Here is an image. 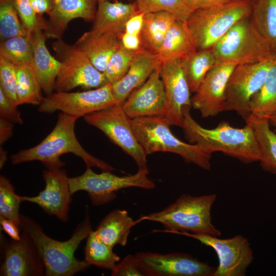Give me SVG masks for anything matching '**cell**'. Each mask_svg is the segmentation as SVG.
<instances>
[{
  "label": "cell",
  "mask_w": 276,
  "mask_h": 276,
  "mask_svg": "<svg viewBox=\"0 0 276 276\" xmlns=\"http://www.w3.org/2000/svg\"><path fill=\"white\" fill-rule=\"evenodd\" d=\"M77 119L61 112L52 131L37 145L13 154L11 156L12 164L37 160L48 169L56 170L65 165L60 160V156L71 153L80 157L87 167H96L102 171L114 170L111 165L87 152L80 144L75 132Z\"/></svg>",
  "instance_id": "obj_1"
},
{
  "label": "cell",
  "mask_w": 276,
  "mask_h": 276,
  "mask_svg": "<svg viewBox=\"0 0 276 276\" xmlns=\"http://www.w3.org/2000/svg\"><path fill=\"white\" fill-rule=\"evenodd\" d=\"M190 111L184 113L181 128L186 139L197 144L212 154L221 152L244 163L260 161L261 152L252 126L246 123L242 128H236L226 122L217 127L207 129L199 125L191 116Z\"/></svg>",
  "instance_id": "obj_2"
},
{
  "label": "cell",
  "mask_w": 276,
  "mask_h": 276,
  "mask_svg": "<svg viewBox=\"0 0 276 276\" xmlns=\"http://www.w3.org/2000/svg\"><path fill=\"white\" fill-rule=\"evenodd\" d=\"M20 228L34 242L44 263V275L72 276L90 266L84 260L79 261L74 256L80 244L93 231L87 212L71 238L64 241L49 237L39 224L22 214L20 215Z\"/></svg>",
  "instance_id": "obj_3"
},
{
  "label": "cell",
  "mask_w": 276,
  "mask_h": 276,
  "mask_svg": "<svg viewBox=\"0 0 276 276\" xmlns=\"http://www.w3.org/2000/svg\"><path fill=\"white\" fill-rule=\"evenodd\" d=\"M216 199L214 194L193 196L185 194L160 211L141 217L161 223L162 232L177 234L190 233L219 237L221 235L212 222L211 209Z\"/></svg>",
  "instance_id": "obj_4"
},
{
  "label": "cell",
  "mask_w": 276,
  "mask_h": 276,
  "mask_svg": "<svg viewBox=\"0 0 276 276\" xmlns=\"http://www.w3.org/2000/svg\"><path fill=\"white\" fill-rule=\"evenodd\" d=\"M133 132L147 155L163 152L180 155L188 163L210 170L212 154L195 144L183 142L171 132L170 125L162 116L131 120Z\"/></svg>",
  "instance_id": "obj_5"
},
{
  "label": "cell",
  "mask_w": 276,
  "mask_h": 276,
  "mask_svg": "<svg viewBox=\"0 0 276 276\" xmlns=\"http://www.w3.org/2000/svg\"><path fill=\"white\" fill-rule=\"evenodd\" d=\"M251 0H231L191 13L186 24L197 49H211L239 21L250 17Z\"/></svg>",
  "instance_id": "obj_6"
},
{
  "label": "cell",
  "mask_w": 276,
  "mask_h": 276,
  "mask_svg": "<svg viewBox=\"0 0 276 276\" xmlns=\"http://www.w3.org/2000/svg\"><path fill=\"white\" fill-rule=\"evenodd\" d=\"M212 50L216 64L237 66L276 57L270 45L254 26L250 16L236 24Z\"/></svg>",
  "instance_id": "obj_7"
},
{
  "label": "cell",
  "mask_w": 276,
  "mask_h": 276,
  "mask_svg": "<svg viewBox=\"0 0 276 276\" xmlns=\"http://www.w3.org/2000/svg\"><path fill=\"white\" fill-rule=\"evenodd\" d=\"M148 169H139L133 175L119 176L108 171L96 173L91 168L87 167L81 175L68 177V183L72 195L79 191H85L93 205L99 206L113 201L117 197L116 192L121 189L130 187L154 189L155 184L148 178Z\"/></svg>",
  "instance_id": "obj_8"
},
{
  "label": "cell",
  "mask_w": 276,
  "mask_h": 276,
  "mask_svg": "<svg viewBox=\"0 0 276 276\" xmlns=\"http://www.w3.org/2000/svg\"><path fill=\"white\" fill-rule=\"evenodd\" d=\"M52 46L61 64L55 84L56 91H69L77 87L97 88L108 83L104 74L74 44H68L61 38L54 41Z\"/></svg>",
  "instance_id": "obj_9"
},
{
  "label": "cell",
  "mask_w": 276,
  "mask_h": 276,
  "mask_svg": "<svg viewBox=\"0 0 276 276\" xmlns=\"http://www.w3.org/2000/svg\"><path fill=\"white\" fill-rule=\"evenodd\" d=\"M85 121L103 132L114 144L135 162L139 169H148L147 155L132 129L131 120L122 105L116 104L108 108L84 117Z\"/></svg>",
  "instance_id": "obj_10"
},
{
  "label": "cell",
  "mask_w": 276,
  "mask_h": 276,
  "mask_svg": "<svg viewBox=\"0 0 276 276\" xmlns=\"http://www.w3.org/2000/svg\"><path fill=\"white\" fill-rule=\"evenodd\" d=\"M276 57L259 62L237 65L225 91L224 111H234L245 120L250 114V102L262 87Z\"/></svg>",
  "instance_id": "obj_11"
},
{
  "label": "cell",
  "mask_w": 276,
  "mask_h": 276,
  "mask_svg": "<svg viewBox=\"0 0 276 276\" xmlns=\"http://www.w3.org/2000/svg\"><path fill=\"white\" fill-rule=\"evenodd\" d=\"M116 104L111 84L107 83L93 90L52 93L44 97L38 110L40 112L47 113L60 111L78 119Z\"/></svg>",
  "instance_id": "obj_12"
},
{
  "label": "cell",
  "mask_w": 276,
  "mask_h": 276,
  "mask_svg": "<svg viewBox=\"0 0 276 276\" xmlns=\"http://www.w3.org/2000/svg\"><path fill=\"white\" fill-rule=\"evenodd\" d=\"M177 234L195 239L216 251L219 264L213 276H244L254 260L249 241L242 235L220 239L216 236L187 232Z\"/></svg>",
  "instance_id": "obj_13"
},
{
  "label": "cell",
  "mask_w": 276,
  "mask_h": 276,
  "mask_svg": "<svg viewBox=\"0 0 276 276\" xmlns=\"http://www.w3.org/2000/svg\"><path fill=\"white\" fill-rule=\"evenodd\" d=\"M135 256L145 276H213L216 268L185 253L141 252Z\"/></svg>",
  "instance_id": "obj_14"
},
{
  "label": "cell",
  "mask_w": 276,
  "mask_h": 276,
  "mask_svg": "<svg viewBox=\"0 0 276 276\" xmlns=\"http://www.w3.org/2000/svg\"><path fill=\"white\" fill-rule=\"evenodd\" d=\"M160 77L163 82L166 103L162 116L170 126L181 127L184 113L192 107L191 90L181 60H171L163 62Z\"/></svg>",
  "instance_id": "obj_15"
},
{
  "label": "cell",
  "mask_w": 276,
  "mask_h": 276,
  "mask_svg": "<svg viewBox=\"0 0 276 276\" xmlns=\"http://www.w3.org/2000/svg\"><path fill=\"white\" fill-rule=\"evenodd\" d=\"M2 239L3 262L1 276H41L45 267L38 249L25 231L18 240L4 241ZM2 241V240H1Z\"/></svg>",
  "instance_id": "obj_16"
},
{
  "label": "cell",
  "mask_w": 276,
  "mask_h": 276,
  "mask_svg": "<svg viewBox=\"0 0 276 276\" xmlns=\"http://www.w3.org/2000/svg\"><path fill=\"white\" fill-rule=\"evenodd\" d=\"M236 66L217 63L208 73L191 98L192 107L199 111L202 117H214L224 111L226 86Z\"/></svg>",
  "instance_id": "obj_17"
},
{
  "label": "cell",
  "mask_w": 276,
  "mask_h": 276,
  "mask_svg": "<svg viewBox=\"0 0 276 276\" xmlns=\"http://www.w3.org/2000/svg\"><path fill=\"white\" fill-rule=\"evenodd\" d=\"M42 178L45 183L44 189L36 196H20L21 201L35 203L47 213L63 222L67 221L72 195L66 171L61 168L47 169L43 171Z\"/></svg>",
  "instance_id": "obj_18"
},
{
  "label": "cell",
  "mask_w": 276,
  "mask_h": 276,
  "mask_svg": "<svg viewBox=\"0 0 276 276\" xmlns=\"http://www.w3.org/2000/svg\"><path fill=\"white\" fill-rule=\"evenodd\" d=\"M162 65L122 104L124 111L131 119L163 115L166 97L160 75Z\"/></svg>",
  "instance_id": "obj_19"
},
{
  "label": "cell",
  "mask_w": 276,
  "mask_h": 276,
  "mask_svg": "<svg viewBox=\"0 0 276 276\" xmlns=\"http://www.w3.org/2000/svg\"><path fill=\"white\" fill-rule=\"evenodd\" d=\"M97 0H54L43 31L47 38L59 39L69 22L76 18L85 21L94 19Z\"/></svg>",
  "instance_id": "obj_20"
},
{
  "label": "cell",
  "mask_w": 276,
  "mask_h": 276,
  "mask_svg": "<svg viewBox=\"0 0 276 276\" xmlns=\"http://www.w3.org/2000/svg\"><path fill=\"white\" fill-rule=\"evenodd\" d=\"M162 62L157 55L145 50L139 52L126 75L111 85L112 92L117 104H123L131 92L145 82Z\"/></svg>",
  "instance_id": "obj_21"
},
{
  "label": "cell",
  "mask_w": 276,
  "mask_h": 276,
  "mask_svg": "<svg viewBox=\"0 0 276 276\" xmlns=\"http://www.w3.org/2000/svg\"><path fill=\"white\" fill-rule=\"evenodd\" d=\"M91 30L120 36L125 32L127 21L139 11L135 2L126 4L108 1L98 2Z\"/></svg>",
  "instance_id": "obj_22"
},
{
  "label": "cell",
  "mask_w": 276,
  "mask_h": 276,
  "mask_svg": "<svg viewBox=\"0 0 276 276\" xmlns=\"http://www.w3.org/2000/svg\"><path fill=\"white\" fill-rule=\"evenodd\" d=\"M33 48V70L41 87L47 95L54 90L56 80L61 64L51 55L45 45L47 39L42 30L31 33Z\"/></svg>",
  "instance_id": "obj_23"
},
{
  "label": "cell",
  "mask_w": 276,
  "mask_h": 276,
  "mask_svg": "<svg viewBox=\"0 0 276 276\" xmlns=\"http://www.w3.org/2000/svg\"><path fill=\"white\" fill-rule=\"evenodd\" d=\"M121 44L120 36L117 34L90 30L84 33L74 45L86 54L97 69L103 73Z\"/></svg>",
  "instance_id": "obj_24"
},
{
  "label": "cell",
  "mask_w": 276,
  "mask_h": 276,
  "mask_svg": "<svg viewBox=\"0 0 276 276\" xmlns=\"http://www.w3.org/2000/svg\"><path fill=\"white\" fill-rule=\"evenodd\" d=\"M197 50L186 22L176 19L168 31L157 55L163 63L183 59Z\"/></svg>",
  "instance_id": "obj_25"
},
{
  "label": "cell",
  "mask_w": 276,
  "mask_h": 276,
  "mask_svg": "<svg viewBox=\"0 0 276 276\" xmlns=\"http://www.w3.org/2000/svg\"><path fill=\"white\" fill-rule=\"evenodd\" d=\"M142 221H144L142 217L134 220L126 210L116 209L101 220L95 231L106 244L113 247L117 244L124 246L131 228Z\"/></svg>",
  "instance_id": "obj_26"
},
{
  "label": "cell",
  "mask_w": 276,
  "mask_h": 276,
  "mask_svg": "<svg viewBox=\"0 0 276 276\" xmlns=\"http://www.w3.org/2000/svg\"><path fill=\"white\" fill-rule=\"evenodd\" d=\"M176 19L167 11L145 13L140 33L143 48L157 55L168 31Z\"/></svg>",
  "instance_id": "obj_27"
},
{
  "label": "cell",
  "mask_w": 276,
  "mask_h": 276,
  "mask_svg": "<svg viewBox=\"0 0 276 276\" xmlns=\"http://www.w3.org/2000/svg\"><path fill=\"white\" fill-rule=\"evenodd\" d=\"M245 122L254 129L259 146L260 165L267 172L276 173V133L270 128L267 119L249 116Z\"/></svg>",
  "instance_id": "obj_28"
},
{
  "label": "cell",
  "mask_w": 276,
  "mask_h": 276,
  "mask_svg": "<svg viewBox=\"0 0 276 276\" xmlns=\"http://www.w3.org/2000/svg\"><path fill=\"white\" fill-rule=\"evenodd\" d=\"M251 20L276 54V0H254Z\"/></svg>",
  "instance_id": "obj_29"
},
{
  "label": "cell",
  "mask_w": 276,
  "mask_h": 276,
  "mask_svg": "<svg viewBox=\"0 0 276 276\" xmlns=\"http://www.w3.org/2000/svg\"><path fill=\"white\" fill-rule=\"evenodd\" d=\"M250 116L267 119L276 113V62L269 70L259 90L250 102Z\"/></svg>",
  "instance_id": "obj_30"
},
{
  "label": "cell",
  "mask_w": 276,
  "mask_h": 276,
  "mask_svg": "<svg viewBox=\"0 0 276 276\" xmlns=\"http://www.w3.org/2000/svg\"><path fill=\"white\" fill-rule=\"evenodd\" d=\"M191 93H195L209 71L216 64L211 49L198 50L189 57L181 59Z\"/></svg>",
  "instance_id": "obj_31"
},
{
  "label": "cell",
  "mask_w": 276,
  "mask_h": 276,
  "mask_svg": "<svg viewBox=\"0 0 276 276\" xmlns=\"http://www.w3.org/2000/svg\"><path fill=\"white\" fill-rule=\"evenodd\" d=\"M0 57L14 66L33 67V48L31 33L1 40Z\"/></svg>",
  "instance_id": "obj_32"
},
{
  "label": "cell",
  "mask_w": 276,
  "mask_h": 276,
  "mask_svg": "<svg viewBox=\"0 0 276 276\" xmlns=\"http://www.w3.org/2000/svg\"><path fill=\"white\" fill-rule=\"evenodd\" d=\"M15 71L18 106L25 104L39 106L44 97L33 69L28 66H15Z\"/></svg>",
  "instance_id": "obj_33"
},
{
  "label": "cell",
  "mask_w": 276,
  "mask_h": 276,
  "mask_svg": "<svg viewBox=\"0 0 276 276\" xmlns=\"http://www.w3.org/2000/svg\"><path fill=\"white\" fill-rule=\"evenodd\" d=\"M113 247L103 242L92 231L87 238L84 247V261L89 265L111 270L120 260Z\"/></svg>",
  "instance_id": "obj_34"
},
{
  "label": "cell",
  "mask_w": 276,
  "mask_h": 276,
  "mask_svg": "<svg viewBox=\"0 0 276 276\" xmlns=\"http://www.w3.org/2000/svg\"><path fill=\"white\" fill-rule=\"evenodd\" d=\"M29 33L21 22L13 1L0 0L1 41Z\"/></svg>",
  "instance_id": "obj_35"
},
{
  "label": "cell",
  "mask_w": 276,
  "mask_h": 276,
  "mask_svg": "<svg viewBox=\"0 0 276 276\" xmlns=\"http://www.w3.org/2000/svg\"><path fill=\"white\" fill-rule=\"evenodd\" d=\"M139 52L129 50L121 44L110 58L103 73L108 83L112 85L126 75Z\"/></svg>",
  "instance_id": "obj_36"
},
{
  "label": "cell",
  "mask_w": 276,
  "mask_h": 276,
  "mask_svg": "<svg viewBox=\"0 0 276 276\" xmlns=\"http://www.w3.org/2000/svg\"><path fill=\"white\" fill-rule=\"evenodd\" d=\"M20 196L15 192L10 181L4 176H0V215L11 220L20 227Z\"/></svg>",
  "instance_id": "obj_37"
},
{
  "label": "cell",
  "mask_w": 276,
  "mask_h": 276,
  "mask_svg": "<svg viewBox=\"0 0 276 276\" xmlns=\"http://www.w3.org/2000/svg\"><path fill=\"white\" fill-rule=\"evenodd\" d=\"M139 10L144 13L167 11L178 20L186 22L191 12L183 0H135Z\"/></svg>",
  "instance_id": "obj_38"
},
{
  "label": "cell",
  "mask_w": 276,
  "mask_h": 276,
  "mask_svg": "<svg viewBox=\"0 0 276 276\" xmlns=\"http://www.w3.org/2000/svg\"><path fill=\"white\" fill-rule=\"evenodd\" d=\"M13 1L21 22L29 33L44 30L47 20L35 12L29 0Z\"/></svg>",
  "instance_id": "obj_39"
},
{
  "label": "cell",
  "mask_w": 276,
  "mask_h": 276,
  "mask_svg": "<svg viewBox=\"0 0 276 276\" xmlns=\"http://www.w3.org/2000/svg\"><path fill=\"white\" fill-rule=\"evenodd\" d=\"M16 85L15 66L0 57V90L17 107Z\"/></svg>",
  "instance_id": "obj_40"
},
{
  "label": "cell",
  "mask_w": 276,
  "mask_h": 276,
  "mask_svg": "<svg viewBox=\"0 0 276 276\" xmlns=\"http://www.w3.org/2000/svg\"><path fill=\"white\" fill-rule=\"evenodd\" d=\"M111 271L112 276H145L135 255H127Z\"/></svg>",
  "instance_id": "obj_41"
},
{
  "label": "cell",
  "mask_w": 276,
  "mask_h": 276,
  "mask_svg": "<svg viewBox=\"0 0 276 276\" xmlns=\"http://www.w3.org/2000/svg\"><path fill=\"white\" fill-rule=\"evenodd\" d=\"M16 106L0 90V116L12 123H23L20 112Z\"/></svg>",
  "instance_id": "obj_42"
},
{
  "label": "cell",
  "mask_w": 276,
  "mask_h": 276,
  "mask_svg": "<svg viewBox=\"0 0 276 276\" xmlns=\"http://www.w3.org/2000/svg\"><path fill=\"white\" fill-rule=\"evenodd\" d=\"M144 14V12L139 11L132 16L126 24L124 32L140 36Z\"/></svg>",
  "instance_id": "obj_43"
},
{
  "label": "cell",
  "mask_w": 276,
  "mask_h": 276,
  "mask_svg": "<svg viewBox=\"0 0 276 276\" xmlns=\"http://www.w3.org/2000/svg\"><path fill=\"white\" fill-rule=\"evenodd\" d=\"M231 0H183L186 6L191 12L223 4Z\"/></svg>",
  "instance_id": "obj_44"
},
{
  "label": "cell",
  "mask_w": 276,
  "mask_h": 276,
  "mask_svg": "<svg viewBox=\"0 0 276 276\" xmlns=\"http://www.w3.org/2000/svg\"><path fill=\"white\" fill-rule=\"evenodd\" d=\"M120 38L122 45L129 50L138 52L144 50L142 46L140 36L124 32Z\"/></svg>",
  "instance_id": "obj_45"
},
{
  "label": "cell",
  "mask_w": 276,
  "mask_h": 276,
  "mask_svg": "<svg viewBox=\"0 0 276 276\" xmlns=\"http://www.w3.org/2000/svg\"><path fill=\"white\" fill-rule=\"evenodd\" d=\"M0 220L2 229L12 240L20 239V227L11 220L5 217H1Z\"/></svg>",
  "instance_id": "obj_46"
},
{
  "label": "cell",
  "mask_w": 276,
  "mask_h": 276,
  "mask_svg": "<svg viewBox=\"0 0 276 276\" xmlns=\"http://www.w3.org/2000/svg\"><path fill=\"white\" fill-rule=\"evenodd\" d=\"M54 0H29L35 12L39 16H42L44 13L48 15L50 13Z\"/></svg>",
  "instance_id": "obj_47"
},
{
  "label": "cell",
  "mask_w": 276,
  "mask_h": 276,
  "mask_svg": "<svg viewBox=\"0 0 276 276\" xmlns=\"http://www.w3.org/2000/svg\"><path fill=\"white\" fill-rule=\"evenodd\" d=\"M13 123L0 117V145L2 146L13 134Z\"/></svg>",
  "instance_id": "obj_48"
},
{
  "label": "cell",
  "mask_w": 276,
  "mask_h": 276,
  "mask_svg": "<svg viewBox=\"0 0 276 276\" xmlns=\"http://www.w3.org/2000/svg\"><path fill=\"white\" fill-rule=\"evenodd\" d=\"M7 159V153L2 147H0V168L2 169Z\"/></svg>",
  "instance_id": "obj_49"
},
{
  "label": "cell",
  "mask_w": 276,
  "mask_h": 276,
  "mask_svg": "<svg viewBox=\"0 0 276 276\" xmlns=\"http://www.w3.org/2000/svg\"><path fill=\"white\" fill-rule=\"evenodd\" d=\"M270 124L274 127L276 132V113L270 117L268 119Z\"/></svg>",
  "instance_id": "obj_50"
},
{
  "label": "cell",
  "mask_w": 276,
  "mask_h": 276,
  "mask_svg": "<svg viewBox=\"0 0 276 276\" xmlns=\"http://www.w3.org/2000/svg\"><path fill=\"white\" fill-rule=\"evenodd\" d=\"M110 1V0H97V2H101V1Z\"/></svg>",
  "instance_id": "obj_51"
},
{
  "label": "cell",
  "mask_w": 276,
  "mask_h": 276,
  "mask_svg": "<svg viewBox=\"0 0 276 276\" xmlns=\"http://www.w3.org/2000/svg\"><path fill=\"white\" fill-rule=\"evenodd\" d=\"M252 2L254 1V0H251Z\"/></svg>",
  "instance_id": "obj_52"
}]
</instances>
